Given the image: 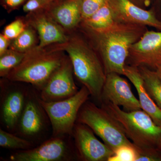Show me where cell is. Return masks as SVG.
<instances>
[{
	"label": "cell",
	"mask_w": 161,
	"mask_h": 161,
	"mask_svg": "<svg viewBox=\"0 0 161 161\" xmlns=\"http://www.w3.org/2000/svg\"><path fill=\"white\" fill-rule=\"evenodd\" d=\"M83 28L95 43L106 74L123 75L130 47L147 30L146 26L117 22L98 31Z\"/></svg>",
	"instance_id": "cell-1"
},
{
	"label": "cell",
	"mask_w": 161,
	"mask_h": 161,
	"mask_svg": "<svg viewBox=\"0 0 161 161\" xmlns=\"http://www.w3.org/2000/svg\"><path fill=\"white\" fill-rule=\"evenodd\" d=\"M50 49L65 51L68 54L74 75L89 91L91 96L101 101L107 74L101 59L84 40L78 37H69L65 43L56 44Z\"/></svg>",
	"instance_id": "cell-2"
},
{
	"label": "cell",
	"mask_w": 161,
	"mask_h": 161,
	"mask_svg": "<svg viewBox=\"0 0 161 161\" xmlns=\"http://www.w3.org/2000/svg\"><path fill=\"white\" fill-rule=\"evenodd\" d=\"M58 52L36 46L26 53L22 62L6 78L11 82L31 84L40 91L65 58Z\"/></svg>",
	"instance_id": "cell-3"
},
{
	"label": "cell",
	"mask_w": 161,
	"mask_h": 161,
	"mask_svg": "<svg viewBox=\"0 0 161 161\" xmlns=\"http://www.w3.org/2000/svg\"><path fill=\"white\" fill-rule=\"evenodd\" d=\"M102 103L118 122L128 138L136 147L157 148L161 141V127L143 110L126 112L110 102Z\"/></svg>",
	"instance_id": "cell-4"
},
{
	"label": "cell",
	"mask_w": 161,
	"mask_h": 161,
	"mask_svg": "<svg viewBox=\"0 0 161 161\" xmlns=\"http://www.w3.org/2000/svg\"><path fill=\"white\" fill-rule=\"evenodd\" d=\"M77 122L92 129L113 151L123 146H133L118 121L107 110L87 101L80 108Z\"/></svg>",
	"instance_id": "cell-5"
},
{
	"label": "cell",
	"mask_w": 161,
	"mask_h": 161,
	"mask_svg": "<svg viewBox=\"0 0 161 161\" xmlns=\"http://www.w3.org/2000/svg\"><path fill=\"white\" fill-rule=\"evenodd\" d=\"M91 95L85 86L69 98L47 102L38 97V100L46 112L52 128L53 136H72L73 130L80 108Z\"/></svg>",
	"instance_id": "cell-6"
},
{
	"label": "cell",
	"mask_w": 161,
	"mask_h": 161,
	"mask_svg": "<svg viewBox=\"0 0 161 161\" xmlns=\"http://www.w3.org/2000/svg\"><path fill=\"white\" fill-rule=\"evenodd\" d=\"M69 136H53L36 148L18 150L5 161H69L77 156L75 147L67 138Z\"/></svg>",
	"instance_id": "cell-7"
},
{
	"label": "cell",
	"mask_w": 161,
	"mask_h": 161,
	"mask_svg": "<svg viewBox=\"0 0 161 161\" xmlns=\"http://www.w3.org/2000/svg\"><path fill=\"white\" fill-rule=\"evenodd\" d=\"M74 72L69 58L54 72L46 84L40 91L39 97L47 102L58 101L76 95L79 90L74 81Z\"/></svg>",
	"instance_id": "cell-8"
},
{
	"label": "cell",
	"mask_w": 161,
	"mask_h": 161,
	"mask_svg": "<svg viewBox=\"0 0 161 161\" xmlns=\"http://www.w3.org/2000/svg\"><path fill=\"white\" fill-rule=\"evenodd\" d=\"M130 65L156 70L161 66V31L147 30L130 47L127 60Z\"/></svg>",
	"instance_id": "cell-9"
},
{
	"label": "cell",
	"mask_w": 161,
	"mask_h": 161,
	"mask_svg": "<svg viewBox=\"0 0 161 161\" xmlns=\"http://www.w3.org/2000/svg\"><path fill=\"white\" fill-rule=\"evenodd\" d=\"M91 128L84 124L76 122L72 137L77 156L84 161H108L114 152L104 143L98 140Z\"/></svg>",
	"instance_id": "cell-10"
},
{
	"label": "cell",
	"mask_w": 161,
	"mask_h": 161,
	"mask_svg": "<svg viewBox=\"0 0 161 161\" xmlns=\"http://www.w3.org/2000/svg\"><path fill=\"white\" fill-rule=\"evenodd\" d=\"M115 73L107 74L101 103L110 102L121 106L126 112L142 109L139 100L134 96L128 81Z\"/></svg>",
	"instance_id": "cell-11"
},
{
	"label": "cell",
	"mask_w": 161,
	"mask_h": 161,
	"mask_svg": "<svg viewBox=\"0 0 161 161\" xmlns=\"http://www.w3.org/2000/svg\"><path fill=\"white\" fill-rule=\"evenodd\" d=\"M117 23L149 26L161 31V22L153 12L144 9L130 0H108Z\"/></svg>",
	"instance_id": "cell-12"
},
{
	"label": "cell",
	"mask_w": 161,
	"mask_h": 161,
	"mask_svg": "<svg viewBox=\"0 0 161 161\" xmlns=\"http://www.w3.org/2000/svg\"><path fill=\"white\" fill-rule=\"evenodd\" d=\"M28 24L36 30L40 38L37 46L45 48L52 44H60L69 39L63 28L47 13L45 9L30 13Z\"/></svg>",
	"instance_id": "cell-13"
},
{
	"label": "cell",
	"mask_w": 161,
	"mask_h": 161,
	"mask_svg": "<svg viewBox=\"0 0 161 161\" xmlns=\"http://www.w3.org/2000/svg\"><path fill=\"white\" fill-rule=\"evenodd\" d=\"M33 92H28L24 109L18 126L19 131L26 137H32L40 134L45 126V111Z\"/></svg>",
	"instance_id": "cell-14"
},
{
	"label": "cell",
	"mask_w": 161,
	"mask_h": 161,
	"mask_svg": "<svg viewBox=\"0 0 161 161\" xmlns=\"http://www.w3.org/2000/svg\"><path fill=\"white\" fill-rule=\"evenodd\" d=\"M6 92L1 101V118L6 129L14 130L18 126L29 91L14 88Z\"/></svg>",
	"instance_id": "cell-15"
},
{
	"label": "cell",
	"mask_w": 161,
	"mask_h": 161,
	"mask_svg": "<svg viewBox=\"0 0 161 161\" xmlns=\"http://www.w3.org/2000/svg\"><path fill=\"white\" fill-rule=\"evenodd\" d=\"M82 0H57L47 8L46 11L63 29L75 28L81 22Z\"/></svg>",
	"instance_id": "cell-16"
},
{
	"label": "cell",
	"mask_w": 161,
	"mask_h": 161,
	"mask_svg": "<svg viewBox=\"0 0 161 161\" xmlns=\"http://www.w3.org/2000/svg\"><path fill=\"white\" fill-rule=\"evenodd\" d=\"M124 75L129 78L136 89L142 109L150 115L156 125L161 127V110L147 92L138 68L126 64Z\"/></svg>",
	"instance_id": "cell-17"
},
{
	"label": "cell",
	"mask_w": 161,
	"mask_h": 161,
	"mask_svg": "<svg viewBox=\"0 0 161 161\" xmlns=\"http://www.w3.org/2000/svg\"><path fill=\"white\" fill-rule=\"evenodd\" d=\"M81 23L84 28L98 31L108 28L116 22L112 9L107 1L95 13L89 18L82 20Z\"/></svg>",
	"instance_id": "cell-18"
},
{
	"label": "cell",
	"mask_w": 161,
	"mask_h": 161,
	"mask_svg": "<svg viewBox=\"0 0 161 161\" xmlns=\"http://www.w3.org/2000/svg\"><path fill=\"white\" fill-rule=\"evenodd\" d=\"M138 69L143 78L145 88L153 100L161 110V80L156 72L147 67Z\"/></svg>",
	"instance_id": "cell-19"
},
{
	"label": "cell",
	"mask_w": 161,
	"mask_h": 161,
	"mask_svg": "<svg viewBox=\"0 0 161 161\" xmlns=\"http://www.w3.org/2000/svg\"><path fill=\"white\" fill-rule=\"evenodd\" d=\"M25 30L10 43V49L22 53H26L36 47V36L31 26Z\"/></svg>",
	"instance_id": "cell-20"
},
{
	"label": "cell",
	"mask_w": 161,
	"mask_h": 161,
	"mask_svg": "<svg viewBox=\"0 0 161 161\" xmlns=\"http://www.w3.org/2000/svg\"><path fill=\"white\" fill-rule=\"evenodd\" d=\"M26 53L10 49L0 56V76L6 78L7 75L22 62Z\"/></svg>",
	"instance_id": "cell-21"
},
{
	"label": "cell",
	"mask_w": 161,
	"mask_h": 161,
	"mask_svg": "<svg viewBox=\"0 0 161 161\" xmlns=\"http://www.w3.org/2000/svg\"><path fill=\"white\" fill-rule=\"evenodd\" d=\"M0 146L6 149L21 150L32 148L33 144L26 138H21L1 129Z\"/></svg>",
	"instance_id": "cell-22"
},
{
	"label": "cell",
	"mask_w": 161,
	"mask_h": 161,
	"mask_svg": "<svg viewBox=\"0 0 161 161\" xmlns=\"http://www.w3.org/2000/svg\"><path fill=\"white\" fill-rule=\"evenodd\" d=\"M136 153L135 146H123L114 151V155L108 161H136Z\"/></svg>",
	"instance_id": "cell-23"
},
{
	"label": "cell",
	"mask_w": 161,
	"mask_h": 161,
	"mask_svg": "<svg viewBox=\"0 0 161 161\" xmlns=\"http://www.w3.org/2000/svg\"><path fill=\"white\" fill-rule=\"evenodd\" d=\"M135 148L136 161H161V152L157 148H140L135 146Z\"/></svg>",
	"instance_id": "cell-24"
},
{
	"label": "cell",
	"mask_w": 161,
	"mask_h": 161,
	"mask_svg": "<svg viewBox=\"0 0 161 161\" xmlns=\"http://www.w3.org/2000/svg\"><path fill=\"white\" fill-rule=\"evenodd\" d=\"M107 1L108 0H82L81 3L82 20L91 17L102 7Z\"/></svg>",
	"instance_id": "cell-25"
},
{
	"label": "cell",
	"mask_w": 161,
	"mask_h": 161,
	"mask_svg": "<svg viewBox=\"0 0 161 161\" xmlns=\"http://www.w3.org/2000/svg\"><path fill=\"white\" fill-rule=\"evenodd\" d=\"M26 26L23 20H16L5 27L3 35L9 40H13L25 30Z\"/></svg>",
	"instance_id": "cell-26"
},
{
	"label": "cell",
	"mask_w": 161,
	"mask_h": 161,
	"mask_svg": "<svg viewBox=\"0 0 161 161\" xmlns=\"http://www.w3.org/2000/svg\"><path fill=\"white\" fill-rule=\"evenodd\" d=\"M47 8L46 5L41 0H28L23 6V10L30 13Z\"/></svg>",
	"instance_id": "cell-27"
},
{
	"label": "cell",
	"mask_w": 161,
	"mask_h": 161,
	"mask_svg": "<svg viewBox=\"0 0 161 161\" xmlns=\"http://www.w3.org/2000/svg\"><path fill=\"white\" fill-rule=\"evenodd\" d=\"M9 39L5 36L3 34L0 35V56H2L8 50V47L10 44Z\"/></svg>",
	"instance_id": "cell-28"
},
{
	"label": "cell",
	"mask_w": 161,
	"mask_h": 161,
	"mask_svg": "<svg viewBox=\"0 0 161 161\" xmlns=\"http://www.w3.org/2000/svg\"><path fill=\"white\" fill-rule=\"evenodd\" d=\"M25 0H4L5 4L10 8H15L20 6Z\"/></svg>",
	"instance_id": "cell-29"
},
{
	"label": "cell",
	"mask_w": 161,
	"mask_h": 161,
	"mask_svg": "<svg viewBox=\"0 0 161 161\" xmlns=\"http://www.w3.org/2000/svg\"><path fill=\"white\" fill-rule=\"evenodd\" d=\"M136 5L142 7V6H146L149 4V0H130Z\"/></svg>",
	"instance_id": "cell-30"
},
{
	"label": "cell",
	"mask_w": 161,
	"mask_h": 161,
	"mask_svg": "<svg viewBox=\"0 0 161 161\" xmlns=\"http://www.w3.org/2000/svg\"><path fill=\"white\" fill-rule=\"evenodd\" d=\"M41 1H42V2L46 5L47 7L48 6H49L51 4L54 3V2L57 1V0H41Z\"/></svg>",
	"instance_id": "cell-31"
},
{
	"label": "cell",
	"mask_w": 161,
	"mask_h": 161,
	"mask_svg": "<svg viewBox=\"0 0 161 161\" xmlns=\"http://www.w3.org/2000/svg\"><path fill=\"white\" fill-rule=\"evenodd\" d=\"M155 71L156 72L157 74L158 75L159 78H160V79L161 80V66L159 67Z\"/></svg>",
	"instance_id": "cell-32"
},
{
	"label": "cell",
	"mask_w": 161,
	"mask_h": 161,
	"mask_svg": "<svg viewBox=\"0 0 161 161\" xmlns=\"http://www.w3.org/2000/svg\"><path fill=\"white\" fill-rule=\"evenodd\" d=\"M158 149L161 152V141L159 143V144L158 147Z\"/></svg>",
	"instance_id": "cell-33"
}]
</instances>
